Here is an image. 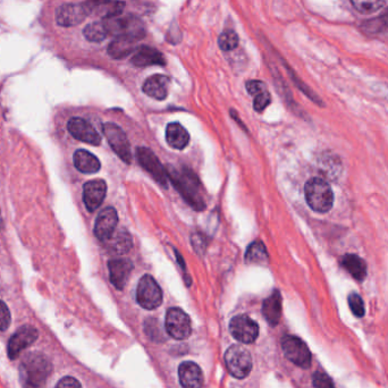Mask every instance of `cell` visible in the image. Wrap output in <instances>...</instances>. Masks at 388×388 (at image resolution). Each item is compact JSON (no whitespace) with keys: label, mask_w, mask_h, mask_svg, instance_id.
<instances>
[{"label":"cell","mask_w":388,"mask_h":388,"mask_svg":"<svg viewBox=\"0 0 388 388\" xmlns=\"http://www.w3.org/2000/svg\"><path fill=\"white\" fill-rule=\"evenodd\" d=\"M167 175L174 184L176 190L183 196L184 200L198 211L205 210L206 202L202 196L201 183L196 174L189 168L178 169L167 167Z\"/></svg>","instance_id":"cell-1"},{"label":"cell","mask_w":388,"mask_h":388,"mask_svg":"<svg viewBox=\"0 0 388 388\" xmlns=\"http://www.w3.org/2000/svg\"><path fill=\"white\" fill-rule=\"evenodd\" d=\"M53 371V365L42 353H29L22 359L20 365V380L23 388H45L46 382Z\"/></svg>","instance_id":"cell-2"},{"label":"cell","mask_w":388,"mask_h":388,"mask_svg":"<svg viewBox=\"0 0 388 388\" xmlns=\"http://www.w3.org/2000/svg\"><path fill=\"white\" fill-rule=\"evenodd\" d=\"M107 36L114 38H131L140 41L145 38V25L140 18L132 15L115 16L102 20Z\"/></svg>","instance_id":"cell-3"},{"label":"cell","mask_w":388,"mask_h":388,"mask_svg":"<svg viewBox=\"0 0 388 388\" xmlns=\"http://www.w3.org/2000/svg\"><path fill=\"white\" fill-rule=\"evenodd\" d=\"M305 193L307 203L316 213H328L334 205L332 187L323 178L309 180L305 184Z\"/></svg>","instance_id":"cell-4"},{"label":"cell","mask_w":388,"mask_h":388,"mask_svg":"<svg viewBox=\"0 0 388 388\" xmlns=\"http://www.w3.org/2000/svg\"><path fill=\"white\" fill-rule=\"evenodd\" d=\"M225 365L232 376L243 380L251 373V354L242 345H232L225 353Z\"/></svg>","instance_id":"cell-5"},{"label":"cell","mask_w":388,"mask_h":388,"mask_svg":"<svg viewBox=\"0 0 388 388\" xmlns=\"http://www.w3.org/2000/svg\"><path fill=\"white\" fill-rule=\"evenodd\" d=\"M137 300L138 303L147 310H154L163 302V290L152 276L145 275L140 279Z\"/></svg>","instance_id":"cell-6"},{"label":"cell","mask_w":388,"mask_h":388,"mask_svg":"<svg viewBox=\"0 0 388 388\" xmlns=\"http://www.w3.org/2000/svg\"><path fill=\"white\" fill-rule=\"evenodd\" d=\"M282 349L285 356L301 368L312 365V353L307 344L297 336L286 335L282 340Z\"/></svg>","instance_id":"cell-7"},{"label":"cell","mask_w":388,"mask_h":388,"mask_svg":"<svg viewBox=\"0 0 388 388\" xmlns=\"http://www.w3.org/2000/svg\"><path fill=\"white\" fill-rule=\"evenodd\" d=\"M105 137L117 156L126 163H131V145L124 131L114 123H106L102 126Z\"/></svg>","instance_id":"cell-8"},{"label":"cell","mask_w":388,"mask_h":388,"mask_svg":"<svg viewBox=\"0 0 388 388\" xmlns=\"http://www.w3.org/2000/svg\"><path fill=\"white\" fill-rule=\"evenodd\" d=\"M166 330L175 340H185L192 333L189 314L180 308H170L166 314Z\"/></svg>","instance_id":"cell-9"},{"label":"cell","mask_w":388,"mask_h":388,"mask_svg":"<svg viewBox=\"0 0 388 388\" xmlns=\"http://www.w3.org/2000/svg\"><path fill=\"white\" fill-rule=\"evenodd\" d=\"M137 158L140 165L154 178V181L158 182L161 187H167L168 184L167 170L152 150L145 147L138 148Z\"/></svg>","instance_id":"cell-10"},{"label":"cell","mask_w":388,"mask_h":388,"mask_svg":"<svg viewBox=\"0 0 388 388\" xmlns=\"http://www.w3.org/2000/svg\"><path fill=\"white\" fill-rule=\"evenodd\" d=\"M229 330L235 340L244 344L253 343L259 335L258 323L246 314L233 318Z\"/></svg>","instance_id":"cell-11"},{"label":"cell","mask_w":388,"mask_h":388,"mask_svg":"<svg viewBox=\"0 0 388 388\" xmlns=\"http://www.w3.org/2000/svg\"><path fill=\"white\" fill-rule=\"evenodd\" d=\"M88 16L105 18H115L122 14L125 4L121 0H86L83 3Z\"/></svg>","instance_id":"cell-12"},{"label":"cell","mask_w":388,"mask_h":388,"mask_svg":"<svg viewBox=\"0 0 388 388\" xmlns=\"http://www.w3.org/2000/svg\"><path fill=\"white\" fill-rule=\"evenodd\" d=\"M39 333L34 327L23 326L11 337L7 347L9 359L18 358L27 347H31L38 340Z\"/></svg>","instance_id":"cell-13"},{"label":"cell","mask_w":388,"mask_h":388,"mask_svg":"<svg viewBox=\"0 0 388 388\" xmlns=\"http://www.w3.org/2000/svg\"><path fill=\"white\" fill-rule=\"evenodd\" d=\"M88 18L83 3L64 4L56 11V22L64 27H76Z\"/></svg>","instance_id":"cell-14"},{"label":"cell","mask_w":388,"mask_h":388,"mask_svg":"<svg viewBox=\"0 0 388 388\" xmlns=\"http://www.w3.org/2000/svg\"><path fill=\"white\" fill-rule=\"evenodd\" d=\"M67 128H69L72 137L80 140L82 142L91 145H99L101 143L100 134L89 122H86V119H80V117L69 119Z\"/></svg>","instance_id":"cell-15"},{"label":"cell","mask_w":388,"mask_h":388,"mask_svg":"<svg viewBox=\"0 0 388 388\" xmlns=\"http://www.w3.org/2000/svg\"><path fill=\"white\" fill-rule=\"evenodd\" d=\"M117 224H119V215L115 208H106L99 213L95 220V236L98 240L106 242L115 233Z\"/></svg>","instance_id":"cell-16"},{"label":"cell","mask_w":388,"mask_h":388,"mask_svg":"<svg viewBox=\"0 0 388 388\" xmlns=\"http://www.w3.org/2000/svg\"><path fill=\"white\" fill-rule=\"evenodd\" d=\"M107 185L102 180L86 182L83 187V201L90 213L97 210L106 198Z\"/></svg>","instance_id":"cell-17"},{"label":"cell","mask_w":388,"mask_h":388,"mask_svg":"<svg viewBox=\"0 0 388 388\" xmlns=\"http://www.w3.org/2000/svg\"><path fill=\"white\" fill-rule=\"evenodd\" d=\"M133 268V262L128 259L119 258L109 260L108 269H109V279L112 284L117 290H123L125 285L128 284Z\"/></svg>","instance_id":"cell-18"},{"label":"cell","mask_w":388,"mask_h":388,"mask_svg":"<svg viewBox=\"0 0 388 388\" xmlns=\"http://www.w3.org/2000/svg\"><path fill=\"white\" fill-rule=\"evenodd\" d=\"M178 378L184 388H202L205 384L201 368L194 362H183L178 368Z\"/></svg>","instance_id":"cell-19"},{"label":"cell","mask_w":388,"mask_h":388,"mask_svg":"<svg viewBox=\"0 0 388 388\" xmlns=\"http://www.w3.org/2000/svg\"><path fill=\"white\" fill-rule=\"evenodd\" d=\"M132 64L137 67H147V66H165L166 60L163 58V53L157 49L152 47L138 48L134 56L131 60Z\"/></svg>","instance_id":"cell-20"},{"label":"cell","mask_w":388,"mask_h":388,"mask_svg":"<svg viewBox=\"0 0 388 388\" xmlns=\"http://www.w3.org/2000/svg\"><path fill=\"white\" fill-rule=\"evenodd\" d=\"M168 77L163 75H152L145 80L142 90L149 97L156 100H163L168 95Z\"/></svg>","instance_id":"cell-21"},{"label":"cell","mask_w":388,"mask_h":388,"mask_svg":"<svg viewBox=\"0 0 388 388\" xmlns=\"http://www.w3.org/2000/svg\"><path fill=\"white\" fill-rule=\"evenodd\" d=\"M246 90L250 95H253V108L255 112L261 113L269 106L272 97L269 91L267 89L266 84L261 81H249L246 83Z\"/></svg>","instance_id":"cell-22"},{"label":"cell","mask_w":388,"mask_h":388,"mask_svg":"<svg viewBox=\"0 0 388 388\" xmlns=\"http://www.w3.org/2000/svg\"><path fill=\"white\" fill-rule=\"evenodd\" d=\"M262 314L265 319L272 325L276 326L282 316V297L279 290H274V293L268 299L265 300L262 305Z\"/></svg>","instance_id":"cell-23"},{"label":"cell","mask_w":388,"mask_h":388,"mask_svg":"<svg viewBox=\"0 0 388 388\" xmlns=\"http://www.w3.org/2000/svg\"><path fill=\"white\" fill-rule=\"evenodd\" d=\"M166 141L170 148L183 150L190 142V134L180 123H170L166 128Z\"/></svg>","instance_id":"cell-24"},{"label":"cell","mask_w":388,"mask_h":388,"mask_svg":"<svg viewBox=\"0 0 388 388\" xmlns=\"http://www.w3.org/2000/svg\"><path fill=\"white\" fill-rule=\"evenodd\" d=\"M138 42L131 38H115L108 46V55L114 60H122L138 51Z\"/></svg>","instance_id":"cell-25"},{"label":"cell","mask_w":388,"mask_h":388,"mask_svg":"<svg viewBox=\"0 0 388 388\" xmlns=\"http://www.w3.org/2000/svg\"><path fill=\"white\" fill-rule=\"evenodd\" d=\"M107 248L109 250L113 255H122L125 253H128L132 246H133V242H132V236H131L128 232L125 229H121V231H115L112 236L106 241Z\"/></svg>","instance_id":"cell-26"},{"label":"cell","mask_w":388,"mask_h":388,"mask_svg":"<svg viewBox=\"0 0 388 388\" xmlns=\"http://www.w3.org/2000/svg\"><path fill=\"white\" fill-rule=\"evenodd\" d=\"M74 165L77 170L84 174H95L101 168V163L95 154L86 150H77L74 154Z\"/></svg>","instance_id":"cell-27"},{"label":"cell","mask_w":388,"mask_h":388,"mask_svg":"<svg viewBox=\"0 0 388 388\" xmlns=\"http://www.w3.org/2000/svg\"><path fill=\"white\" fill-rule=\"evenodd\" d=\"M344 269L356 281H363L367 276V264L356 255H345L342 259Z\"/></svg>","instance_id":"cell-28"},{"label":"cell","mask_w":388,"mask_h":388,"mask_svg":"<svg viewBox=\"0 0 388 388\" xmlns=\"http://www.w3.org/2000/svg\"><path fill=\"white\" fill-rule=\"evenodd\" d=\"M268 258L269 255L267 252L266 246L261 241L252 242L246 250V264L266 265L268 262Z\"/></svg>","instance_id":"cell-29"},{"label":"cell","mask_w":388,"mask_h":388,"mask_svg":"<svg viewBox=\"0 0 388 388\" xmlns=\"http://www.w3.org/2000/svg\"><path fill=\"white\" fill-rule=\"evenodd\" d=\"M84 36L90 42H101L108 38L102 20L90 23L84 27Z\"/></svg>","instance_id":"cell-30"},{"label":"cell","mask_w":388,"mask_h":388,"mask_svg":"<svg viewBox=\"0 0 388 388\" xmlns=\"http://www.w3.org/2000/svg\"><path fill=\"white\" fill-rule=\"evenodd\" d=\"M351 3L358 12L368 15L380 11L385 5L386 0H351Z\"/></svg>","instance_id":"cell-31"},{"label":"cell","mask_w":388,"mask_h":388,"mask_svg":"<svg viewBox=\"0 0 388 388\" xmlns=\"http://www.w3.org/2000/svg\"><path fill=\"white\" fill-rule=\"evenodd\" d=\"M218 45L222 51H234L239 46V36L233 30L224 31L218 38Z\"/></svg>","instance_id":"cell-32"},{"label":"cell","mask_w":388,"mask_h":388,"mask_svg":"<svg viewBox=\"0 0 388 388\" xmlns=\"http://www.w3.org/2000/svg\"><path fill=\"white\" fill-rule=\"evenodd\" d=\"M349 305H350L351 312L356 317L361 318L365 316V303L361 297L356 293L350 294L349 297Z\"/></svg>","instance_id":"cell-33"},{"label":"cell","mask_w":388,"mask_h":388,"mask_svg":"<svg viewBox=\"0 0 388 388\" xmlns=\"http://www.w3.org/2000/svg\"><path fill=\"white\" fill-rule=\"evenodd\" d=\"M314 388H335L332 380L323 371H317L314 375Z\"/></svg>","instance_id":"cell-34"},{"label":"cell","mask_w":388,"mask_h":388,"mask_svg":"<svg viewBox=\"0 0 388 388\" xmlns=\"http://www.w3.org/2000/svg\"><path fill=\"white\" fill-rule=\"evenodd\" d=\"M11 320L12 317L8 307L3 301H0V330H6L11 325Z\"/></svg>","instance_id":"cell-35"},{"label":"cell","mask_w":388,"mask_h":388,"mask_svg":"<svg viewBox=\"0 0 388 388\" xmlns=\"http://www.w3.org/2000/svg\"><path fill=\"white\" fill-rule=\"evenodd\" d=\"M56 388H82L80 382L73 377H64L58 382Z\"/></svg>","instance_id":"cell-36"},{"label":"cell","mask_w":388,"mask_h":388,"mask_svg":"<svg viewBox=\"0 0 388 388\" xmlns=\"http://www.w3.org/2000/svg\"><path fill=\"white\" fill-rule=\"evenodd\" d=\"M192 244L193 248H194L196 251H199V250H203L206 248L205 243H203V236H202V235H193Z\"/></svg>","instance_id":"cell-37"},{"label":"cell","mask_w":388,"mask_h":388,"mask_svg":"<svg viewBox=\"0 0 388 388\" xmlns=\"http://www.w3.org/2000/svg\"><path fill=\"white\" fill-rule=\"evenodd\" d=\"M380 22H382V25L388 27V8L386 9L385 12L382 13V15L380 16Z\"/></svg>","instance_id":"cell-38"},{"label":"cell","mask_w":388,"mask_h":388,"mask_svg":"<svg viewBox=\"0 0 388 388\" xmlns=\"http://www.w3.org/2000/svg\"><path fill=\"white\" fill-rule=\"evenodd\" d=\"M3 229V220H1V213H0V231Z\"/></svg>","instance_id":"cell-39"}]
</instances>
